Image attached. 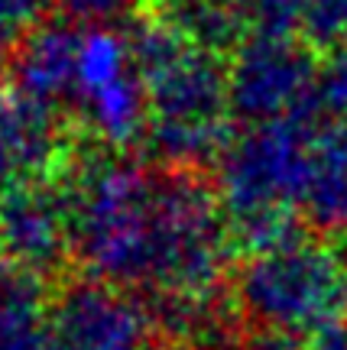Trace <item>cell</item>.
<instances>
[{"mask_svg":"<svg viewBox=\"0 0 347 350\" xmlns=\"http://www.w3.org/2000/svg\"><path fill=\"white\" fill-rule=\"evenodd\" d=\"M318 49L296 36H250L227 59L231 113L247 126L273 124L315 98Z\"/></svg>","mask_w":347,"mask_h":350,"instance_id":"277c9868","label":"cell"},{"mask_svg":"<svg viewBox=\"0 0 347 350\" xmlns=\"http://www.w3.org/2000/svg\"><path fill=\"white\" fill-rule=\"evenodd\" d=\"M65 201L75 250L91 269L172 295L208 292L234 240L198 169H146L124 150L85 156Z\"/></svg>","mask_w":347,"mask_h":350,"instance_id":"6da1fadb","label":"cell"},{"mask_svg":"<svg viewBox=\"0 0 347 350\" xmlns=\"http://www.w3.org/2000/svg\"><path fill=\"white\" fill-rule=\"evenodd\" d=\"M68 156L52 107L33 98L0 100V191L42 185Z\"/></svg>","mask_w":347,"mask_h":350,"instance_id":"5b68a950","label":"cell"},{"mask_svg":"<svg viewBox=\"0 0 347 350\" xmlns=\"http://www.w3.org/2000/svg\"><path fill=\"white\" fill-rule=\"evenodd\" d=\"M49 7L52 0H0V55H7Z\"/></svg>","mask_w":347,"mask_h":350,"instance_id":"4fadbf2b","label":"cell"},{"mask_svg":"<svg viewBox=\"0 0 347 350\" xmlns=\"http://www.w3.org/2000/svg\"><path fill=\"white\" fill-rule=\"evenodd\" d=\"M146 85V146L169 169H205L231 146V85L227 59L198 42L172 55Z\"/></svg>","mask_w":347,"mask_h":350,"instance_id":"7a4b0ae2","label":"cell"},{"mask_svg":"<svg viewBox=\"0 0 347 350\" xmlns=\"http://www.w3.org/2000/svg\"><path fill=\"white\" fill-rule=\"evenodd\" d=\"M302 33L315 49H335L347 42V0H305Z\"/></svg>","mask_w":347,"mask_h":350,"instance_id":"7c38bea8","label":"cell"},{"mask_svg":"<svg viewBox=\"0 0 347 350\" xmlns=\"http://www.w3.org/2000/svg\"><path fill=\"white\" fill-rule=\"evenodd\" d=\"M315 100L328 124L347 130V42L328 49L315 85Z\"/></svg>","mask_w":347,"mask_h":350,"instance_id":"30bf717a","label":"cell"},{"mask_svg":"<svg viewBox=\"0 0 347 350\" xmlns=\"http://www.w3.org/2000/svg\"><path fill=\"white\" fill-rule=\"evenodd\" d=\"M244 350H296V344H292V338L285 331H266L257 340H250Z\"/></svg>","mask_w":347,"mask_h":350,"instance_id":"5bb4252c","label":"cell"},{"mask_svg":"<svg viewBox=\"0 0 347 350\" xmlns=\"http://www.w3.org/2000/svg\"><path fill=\"white\" fill-rule=\"evenodd\" d=\"M49 340L52 350H140L143 318L107 288L81 286L59 305Z\"/></svg>","mask_w":347,"mask_h":350,"instance_id":"52a82bcc","label":"cell"},{"mask_svg":"<svg viewBox=\"0 0 347 350\" xmlns=\"http://www.w3.org/2000/svg\"><path fill=\"white\" fill-rule=\"evenodd\" d=\"M298 211L322 234L347 230V130L328 120L311 137Z\"/></svg>","mask_w":347,"mask_h":350,"instance_id":"ba28073f","label":"cell"},{"mask_svg":"<svg viewBox=\"0 0 347 350\" xmlns=\"http://www.w3.org/2000/svg\"><path fill=\"white\" fill-rule=\"evenodd\" d=\"M85 39L72 29H46L23 49L20 85L26 98L52 107L55 100H75L81 88Z\"/></svg>","mask_w":347,"mask_h":350,"instance_id":"9c48e42d","label":"cell"},{"mask_svg":"<svg viewBox=\"0 0 347 350\" xmlns=\"http://www.w3.org/2000/svg\"><path fill=\"white\" fill-rule=\"evenodd\" d=\"M62 13L81 26H130L153 10V0H59Z\"/></svg>","mask_w":347,"mask_h":350,"instance_id":"8fae6325","label":"cell"},{"mask_svg":"<svg viewBox=\"0 0 347 350\" xmlns=\"http://www.w3.org/2000/svg\"><path fill=\"white\" fill-rule=\"evenodd\" d=\"M240 301L276 331H324L344 305L347 273L331 247L302 237L257 253L240 273Z\"/></svg>","mask_w":347,"mask_h":350,"instance_id":"3957f363","label":"cell"},{"mask_svg":"<svg viewBox=\"0 0 347 350\" xmlns=\"http://www.w3.org/2000/svg\"><path fill=\"white\" fill-rule=\"evenodd\" d=\"M72 240L68 201L49 185H26L0 201V247L26 266L46 269L62 260Z\"/></svg>","mask_w":347,"mask_h":350,"instance_id":"8992f818","label":"cell"},{"mask_svg":"<svg viewBox=\"0 0 347 350\" xmlns=\"http://www.w3.org/2000/svg\"><path fill=\"white\" fill-rule=\"evenodd\" d=\"M309 350H347V331L344 327H324L315 334V344Z\"/></svg>","mask_w":347,"mask_h":350,"instance_id":"9a60e30c","label":"cell"}]
</instances>
